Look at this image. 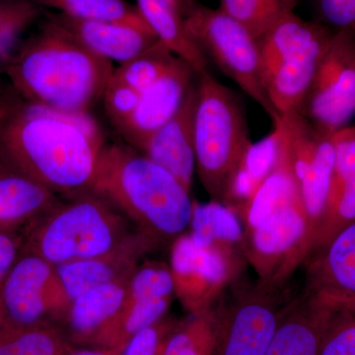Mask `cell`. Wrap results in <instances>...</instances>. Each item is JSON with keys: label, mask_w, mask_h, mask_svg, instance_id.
Here are the masks:
<instances>
[{"label": "cell", "mask_w": 355, "mask_h": 355, "mask_svg": "<svg viewBox=\"0 0 355 355\" xmlns=\"http://www.w3.org/2000/svg\"><path fill=\"white\" fill-rule=\"evenodd\" d=\"M141 94L140 91L116 80L114 77L110 78L102 98L107 114L116 127L127 120L135 111Z\"/></svg>", "instance_id": "34"}, {"label": "cell", "mask_w": 355, "mask_h": 355, "mask_svg": "<svg viewBox=\"0 0 355 355\" xmlns=\"http://www.w3.org/2000/svg\"><path fill=\"white\" fill-rule=\"evenodd\" d=\"M320 355H355V323L324 330Z\"/></svg>", "instance_id": "37"}, {"label": "cell", "mask_w": 355, "mask_h": 355, "mask_svg": "<svg viewBox=\"0 0 355 355\" xmlns=\"http://www.w3.org/2000/svg\"><path fill=\"white\" fill-rule=\"evenodd\" d=\"M176 58L159 40L144 53L120 64L118 69L114 70L112 77L144 92L169 69Z\"/></svg>", "instance_id": "27"}, {"label": "cell", "mask_w": 355, "mask_h": 355, "mask_svg": "<svg viewBox=\"0 0 355 355\" xmlns=\"http://www.w3.org/2000/svg\"><path fill=\"white\" fill-rule=\"evenodd\" d=\"M322 18L340 32H355V0H316Z\"/></svg>", "instance_id": "36"}, {"label": "cell", "mask_w": 355, "mask_h": 355, "mask_svg": "<svg viewBox=\"0 0 355 355\" xmlns=\"http://www.w3.org/2000/svg\"><path fill=\"white\" fill-rule=\"evenodd\" d=\"M135 230L113 205L86 190L28 226L20 253L62 265L106 253Z\"/></svg>", "instance_id": "4"}, {"label": "cell", "mask_w": 355, "mask_h": 355, "mask_svg": "<svg viewBox=\"0 0 355 355\" xmlns=\"http://www.w3.org/2000/svg\"><path fill=\"white\" fill-rule=\"evenodd\" d=\"M72 349L53 324L0 329V355H65Z\"/></svg>", "instance_id": "23"}, {"label": "cell", "mask_w": 355, "mask_h": 355, "mask_svg": "<svg viewBox=\"0 0 355 355\" xmlns=\"http://www.w3.org/2000/svg\"><path fill=\"white\" fill-rule=\"evenodd\" d=\"M22 244V238L16 234V232L0 229V280L3 279L4 275L17 260Z\"/></svg>", "instance_id": "38"}, {"label": "cell", "mask_w": 355, "mask_h": 355, "mask_svg": "<svg viewBox=\"0 0 355 355\" xmlns=\"http://www.w3.org/2000/svg\"><path fill=\"white\" fill-rule=\"evenodd\" d=\"M105 146L99 125L88 113L30 104L0 128V168L71 197L88 190Z\"/></svg>", "instance_id": "1"}, {"label": "cell", "mask_w": 355, "mask_h": 355, "mask_svg": "<svg viewBox=\"0 0 355 355\" xmlns=\"http://www.w3.org/2000/svg\"><path fill=\"white\" fill-rule=\"evenodd\" d=\"M49 20L100 58L125 64L150 49L159 39L150 30L118 23L76 19L64 14H51Z\"/></svg>", "instance_id": "14"}, {"label": "cell", "mask_w": 355, "mask_h": 355, "mask_svg": "<svg viewBox=\"0 0 355 355\" xmlns=\"http://www.w3.org/2000/svg\"><path fill=\"white\" fill-rule=\"evenodd\" d=\"M284 148V130L280 118L270 135L249 146L238 169L246 173L259 189L279 164Z\"/></svg>", "instance_id": "30"}, {"label": "cell", "mask_w": 355, "mask_h": 355, "mask_svg": "<svg viewBox=\"0 0 355 355\" xmlns=\"http://www.w3.org/2000/svg\"><path fill=\"white\" fill-rule=\"evenodd\" d=\"M284 130V155L295 179L307 214L323 211L336 166L334 140L322 137L321 130L299 112L282 116Z\"/></svg>", "instance_id": "9"}, {"label": "cell", "mask_w": 355, "mask_h": 355, "mask_svg": "<svg viewBox=\"0 0 355 355\" xmlns=\"http://www.w3.org/2000/svg\"><path fill=\"white\" fill-rule=\"evenodd\" d=\"M329 266L338 284L355 293V223L334 242Z\"/></svg>", "instance_id": "33"}, {"label": "cell", "mask_w": 355, "mask_h": 355, "mask_svg": "<svg viewBox=\"0 0 355 355\" xmlns=\"http://www.w3.org/2000/svg\"><path fill=\"white\" fill-rule=\"evenodd\" d=\"M174 329L162 319L132 336L121 355H163L166 343Z\"/></svg>", "instance_id": "35"}, {"label": "cell", "mask_w": 355, "mask_h": 355, "mask_svg": "<svg viewBox=\"0 0 355 355\" xmlns=\"http://www.w3.org/2000/svg\"><path fill=\"white\" fill-rule=\"evenodd\" d=\"M343 35L331 38L298 111L324 130L342 127L355 113V65L342 58Z\"/></svg>", "instance_id": "10"}, {"label": "cell", "mask_w": 355, "mask_h": 355, "mask_svg": "<svg viewBox=\"0 0 355 355\" xmlns=\"http://www.w3.org/2000/svg\"><path fill=\"white\" fill-rule=\"evenodd\" d=\"M188 324L174 329L163 355H212L217 333V317L205 313Z\"/></svg>", "instance_id": "29"}, {"label": "cell", "mask_w": 355, "mask_h": 355, "mask_svg": "<svg viewBox=\"0 0 355 355\" xmlns=\"http://www.w3.org/2000/svg\"><path fill=\"white\" fill-rule=\"evenodd\" d=\"M324 331L318 320L295 311L279 318L266 355H320Z\"/></svg>", "instance_id": "21"}, {"label": "cell", "mask_w": 355, "mask_h": 355, "mask_svg": "<svg viewBox=\"0 0 355 355\" xmlns=\"http://www.w3.org/2000/svg\"><path fill=\"white\" fill-rule=\"evenodd\" d=\"M336 166L343 182V191L340 198V216L347 219L355 218V137H345L335 142Z\"/></svg>", "instance_id": "32"}, {"label": "cell", "mask_w": 355, "mask_h": 355, "mask_svg": "<svg viewBox=\"0 0 355 355\" xmlns=\"http://www.w3.org/2000/svg\"><path fill=\"white\" fill-rule=\"evenodd\" d=\"M184 27L191 41L250 98L258 103L273 123L282 116L266 95L261 77L258 43L246 28L222 11L184 0Z\"/></svg>", "instance_id": "7"}, {"label": "cell", "mask_w": 355, "mask_h": 355, "mask_svg": "<svg viewBox=\"0 0 355 355\" xmlns=\"http://www.w3.org/2000/svg\"><path fill=\"white\" fill-rule=\"evenodd\" d=\"M197 80L191 84L176 114L140 146L142 155L171 173L190 191L195 169Z\"/></svg>", "instance_id": "13"}, {"label": "cell", "mask_w": 355, "mask_h": 355, "mask_svg": "<svg viewBox=\"0 0 355 355\" xmlns=\"http://www.w3.org/2000/svg\"><path fill=\"white\" fill-rule=\"evenodd\" d=\"M0 116H1V109H0Z\"/></svg>", "instance_id": "40"}, {"label": "cell", "mask_w": 355, "mask_h": 355, "mask_svg": "<svg viewBox=\"0 0 355 355\" xmlns=\"http://www.w3.org/2000/svg\"><path fill=\"white\" fill-rule=\"evenodd\" d=\"M40 6L55 9L76 19L118 23L142 30L150 29L139 8L125 0H33Z\"/></svg>", "instance_id": "20"}, {"label": "cell", "mask_w": 355, "mask_h": 355, "mask_svg": "<svg viewBox=\"0 0 355 355\" xmlns=\"http://www.w3.org/2000/svg\"><path fill=\"white\" fill-rule=\"evenodd\" d=\"M57 193L31 178L0 168V229L16 232L58 205Z\"/></svg>", "instance_id": "18"}, {"label": "cell", "mask_w": 355, "mask_h": 355, "mask_svg": "<svg viewBox=\"0 0 355 355\" xmlns=\"http://www.w3.org/2000/svg\"><path fill=\"white\" fill-rule=\"evenodd\" d=\"M331 40L294 12L257 40L261 83L280 116L300 109Z\"/></svg>", "instance_id": "6"}, {"label": "cell", "mask_w": 355, "mask_h": 355, "mask_svg": "<svg viewBox=\"0 0 355 355\" xmlns=\"http://www.w3.org/2000/svg\"><path fill=\"white\" fill-rule=\"evenodd\" d=\"M217 319L212 355H266L279 318L268 304L252 301Z\"/></svg>", "instance_id": "15"}, {"label": "cell", "mask_w": 355, "mask_h": 355, "mask_svg": "<svg viewBox=\"0 0 355 355\" xmlns=\"http://www.w3.org/2000/svg\"><path fill=\"white\" fill-rule=\"evenodd\" d=\"M70 304L55 266L35 254L20 253L0 280V329L64 321Z\"/></svg>", "instance_id": "8"}, {"label": "cell", "mask_w": 355, "mask_h": 355, "mask_svg": "<svg viewBox=\"0 0 355 355\" xmlns=\"http://www.w3.org/2000/svg\"><path fill=\"white\" fill-rule=\"evenodd\" d=\"M40 14L33 0H0V67L10 64L21 36Z\"/></svg>", "instance_id": "28"}, {"label": "cell", "mask_w": 355, "mask_h": 355, "mask_svg": "<svg viewBox=\"0 0 355 355\" xmlns=\"http://www.w3.org/2000/svg\"><path fill=\"white\" fill-rule=\"evenodd\" d=\"M294 202L280 207L254 231V246L263 254L286 251L304 232V219Z\"/></svg>", "instance_id": "25"}, {"label": "cell", "mask_w": 355, "mask_h": 355, "mask_svg": "<svg viewBox=\"0 0 355 355\" xmlns=\"http://www.w3.org/2000/svg\"><path fill=\"white\" fill-rule=\"evenodd\" d=\"M153 243V238L135 230L106 253L55 266L70 300L96 286L130 277Z\"/></svg>", "instance_id": "12"}, {"label": "cell", "mask_w": 355, "mask_h": 355, "mask_svg": "<svg viewBox=\"0 0 355 355\" xmlns=\"http://www.w3.org/2000/svg\"><path fill=\"white\" fill-rule=\"evenodd\" d=\"M197 76L188 62L177 57L169 69L142 92L137 108L116 127L130 146L139 149L156 130L171 120Z\"/></svg>", "instance_id": "11"}, {"label": "cell", "mask_w": 355, "mask_h": 355, "mask_svg": "<svg viewBox=\"0 0 355 355\" xmlns=\"http://www.w3.org/2000/svg\"><path fill=\"white\" fill-rule=\"evenodd\" d=\"M297 200H301L300 193L287 165L284 148L279 164L266 178L252 198L249 211L250 224L257 228L280 207Z\"/></svg>", "instance_id": "22"}, {"label": "cell", "mask_w": 355, "mask_h": 355, "mask_svg": "<svg viewBox=\"0 0 355 355\" xmlns=\"http://www.w3.org/2000/svg\"><path fill=\"white\" fill-rule=\"evenodd\" d=\"M130 277L89 289L71 301L64 322L72 343L92 347L123 307Z\"/></svg>", "instance_id": "16"}, {"label": "cell", "mask_w": 355, "mask_h": 355, "mask_svg": "<svg viewBox=\"0 0 355 355\" xmlns=\"http://www.w3.org/2000/svg\"><path fill=\"white\" fill-rule=\"evenodd\" d=\"M137 7L147 25L176 57L188 62L197 73L207 70L209 60L186 31L183 0H137Z\"/></svg>", "instance_id": "19"}, {"label": "cell", "mask_w": 355, "mask_h": 355, "mask_svg": "<svg viewBox=\"0 0 355 355\" xmlns=\"http://www.w3.org/2000/svg\"><path fill=\"white\" fill-rule=\"evenodd\" d=\"M300 0H220V8L258 40L273 25L293 13Z\"/></svg>", "instance_id": "24"}, {"label": "cell", "mask_w": 355, "mask_h": 355, "mask_svg": "<svg viewBox=\"0 0 355 355\" xmlns=\"http://www.w3.org/2000/svg\"><path fill=\"white\" fill-rule=\"evenodd\" d=\"M65 355H114L110 350L98 349V347H85L83 349H73L69 350Z\"/></svg>", "instance_id": "39"}, {"label": "cell", "mask_w": 355, "mask_h": 355, "mask_svg": "<svg viewBox=\"0 0 355 355\" xmlns=\"http://www.w3.org/2000/svg\"><path fill=\"white\" fill-rule=\"evenodd\" d=\"M191 237L200 247H211L216 240L236 241L241 237V227L234 214L217 202L193 203Z\"/></svg>", "instance_id": "26"}, {"label": "cell", "mask_w": 355, "mask_h": 355, "mask_svg": "<svg viewBox=\"0 0 355 355\" xmlns=\"http://www.w3.org/2000/svg\"><path fill=\"white\" fill-rule=\"evenodd\" d=\"M172 272L164 266L146 263L139 266L128 282V297L139 299L171 298L174 291Z\"/></svg>", "instance_id": "31"}, {"label": "cell", "mask_w": 355, "mask_h": 355, "mask_svg": "<svg viewBox=\"0 0 355 355\" xmlns=\"http://www.w3.org/2000/svg\"><path fill=\"white\" fill-rule=\"evenodd\" d=\"M8 76L31 104L86 114L103 97L113 62L79 44L50 20L8 64Z\"/></svg>", "instance_id": "2"}, {"label": "cell", "mask_w": 355, "mask_h": 355, "mask_svg": "<svg viewBox=\"0 0 355 355\" xmlns=\"http://www.w3.org/2000/svg\"><path fill=\"white\" fill-rule=\"evenodd\" d=\"M175 289L189 308L200 312L198 298L207 284L220 282L225 275V265L220 254L212 247H200L191 236L175 242L171 254Z\"/></svg>", "instance_id": "17"}, {"label": "cell", "mask_w": 355, "mask_h": 355, "mask_svg": "<svg viewBox=\"0 0 355 355\" xmlns=\"http://www.w3.org/2000/svg\"><path fill=\"white\" fill-rule=\"evenodd\" d=\"M197 90L195 157L198 175L211 195L225 196L252 144L246 110L241 98L207 70L198 73Z\"/></svg>", "instance_id": "5"}, {"label": "cell", "mask_w": 355, "mask_h": 355, "mask_svg": "<svg viewBox=\"0 0 355 355\" xmlns=\"http://www.w3.org/2000/svg\"><path fill=\"white\" fill-rule=\"evenodd\" d=\"M88 190L153 240L174 237L190 225V191L171 173L132 146H105Z\"/></svg>", "instance_id": "3"}]
</instances>
